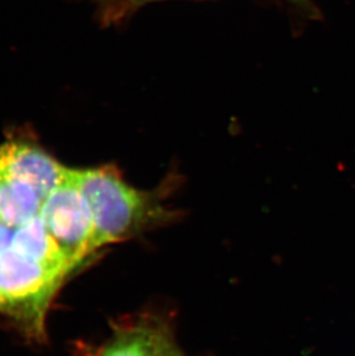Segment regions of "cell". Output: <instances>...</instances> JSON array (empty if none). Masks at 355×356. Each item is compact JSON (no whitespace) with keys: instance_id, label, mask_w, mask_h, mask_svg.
<instances>
[{"instance_id":"obj_1","label":"cell","mask_w":355,"mask_h":356,"mask_svg":"<svg viewBox=\"0 0 355 356\" xmlns=\"http://www.w3.org/2000/svg\"><path fill=\"white\" fill-rule=\"evenodd\" d=\"M74 173L90 210L97 250L168 225L178 217L166 201L171 179L152 191H142L125 181L113 165L74 168Z\"/></svg>"},{"instance_id":"obj_2","label":"cell","mask_w":355,"mask_h":356,"mask_svg":"<svg viewBox=\"0 0 355 356\" xmlns=\"http://www.w3.org/2000/svg\"><path fill=\"white\" fill-rule=\"evenodd\" d=\"M65 277L7 245L0 249V296L6 315L35 339L43 337L51 300Z\"/></svg>"},{"instance_id":"obj_3","label":"cell","mask_w":355,"mask_h":356,"mask_svg":"<svg viewBox=\"0 0 355 356\" xmlns=\"http://www.w3.org/2000/svg\"><path fill=\"white\" fill-rule=\"evenodd\" d=\"M40 219L72 270L97 252L90 210L77 186L74 168H68L64 179L51 192Z\"/></svg>"},{"instance_id":"obj_4","label":"cell","mask_w":355,"mask_h":356,"mask_svg":"<svg viewBox=\"0 0 355 356\" xmlns=\"http://www.w3.org/2000/svg\"><path fill=\"white\" fill-rule=\"evenodd\" d=\"M0 171L34 187L47 201L68 168L29 138H12L0 145Z\"/></svg>"},{"instance_id":"obj_5","label":"cell","mask_w":355,"mask_h":356,"mask_svg":"<svg viewBox=\"0 0 355 356\" xmlns=\"http://www.w3.org/2000/svg\"><path fill=\"white\" fill-rule=\"evenodd\" d=\"M170 330L163 319L140 317L118 329L100 356H159L161 343Z\"/></svg>"},{"instance_id":"obj_6","label":"cell","mask_w":355,"mask_h":356,"mask_svg":"<svg viewBox=\"0 0 355 356\" xmlns=\"http://www.w3.org/2000/svg\"><path fill=\"white\" fill-rule=\"evenodd\" d=\"M45 203L34 187L0 171V222L15 231L40 218Z\"/></svg>"},{"instance_id":"obj_7","label":"cell","mask_w":355,"mask_h":356,"mask_svg":"<svg viewBox=\"0 0 355 356\" xmlns=\"http://www.w3.org/2000/svg\"><path fill=\"white\" fill-rule=\"evenodd\" d=\"M10 247L61 276H68L72 270L40 218L13 231Z\"/></svg>"},{"instance_id":"obj_8","label":"cell","mask_w":355,"mask_h":356,"mask_svg":"<svg viewBox=\"0 0 355 356\" xmlns=\"http://www.w3.org/2000/svg\"><path fill=\"white\" fill-rule=\"evenodd\" d=\"M97 10L98 17L106 26L118 24L140 7L156 0H90Z\"/></svg>"},{"instance_id":"obj_9","label":"cell","mask_w":355,"mask_h":356,"mask_svg":"<svg viewBox=\"0 0 355 356\" xmlns=\"http://www.w3.org/2000/svg\"><path fill=\"white\" fill-rule=\"evenodd\" d=\"M159 356H186L182 353V350L178 347L171 330L166 333V336H165L164 340H163Z\"/></svg>"},{"instance_id":"obj_10","label":"cell","mask_w":355,"mask_h":356,"mask_svg":"<svg viewBox=\"0 0 355 356\" xmlns=\"http://www.w3.org/2000/svg\"><path fill=\"white\" fill-rule=\"evenodd\" d=\"M13 236V231L7 229L6 226H3L0 222V249L5 248L7 245H10V240Z\"/></svg>"},{"instance_id":"obj_11","label":"cell","mask_w":355,"mask_h":356,"mask_svg":"<svg viewBox=\"0 0 355 356\" xmlns=\"http://www.w3.org/2000/svg\"><path fill=\"white\" fill-rule=\"evenodd\" d=\"M291 1H295V3H298L299 5H303L306 8H308V10H314L313 7L309 6L308 0H291Z\"/></svg>"},{"instance_id":"obj_12","label":"cell","mask_w":355,"mask_h":356,"mask_svg":"<svg viewBox=\"0 0 355 356\" xmlns=\"http://www.w3.org/2000/svg\"><path fill=\"white\" fill-rule=\"evenodd\" d=\"M0 313H6V308H5V303H3L1 296H0Z\"/></svg>"}]
</instances>
